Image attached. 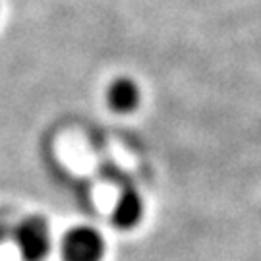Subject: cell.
Instances as JSON below:
<instances>
[{"label": "cell", "mask_w": 261, "mask_h": 261, "mask_svg": "<svg viewBox=\"0 0 261 261\" xmlns=\"http://www.w3.org/2000/svg\"><path fill=\"white\" fill-rule=\"evenodd\" d=\"M107 101L114 112L118 114H128L138 109L141 101V91L138 84L130 77H118L109 85L107 91Z\"/></svg>", "instance_id": "277c9868"}, {"label": "cell", "mask_w": 261, "mask_h": 261, "mask_svg": "<svg viewBox=\"0 0 261 261\" xmlns=\"http://www.w3.org/2000/svg\"><path fill=\"white\" fill-rule=\"evenodd\" d=\"M105 255L103 236L91 226H75L62 240L64 261H101Z\"/></svg>", "instance_id": "6da1fadb"}, {"label": "cell", "mask_w": 261, "mask_h": 261, "mask_svg": "<svg viewBox=\"0 0 261 261\" xmlns=\"http://www.w3.org/2000/svg\"><path fill=\"white\" fill-rule=\"evenodd\" d=\"M16 244L25 261H43L50 250L48 224L39 217L23 221L16 230Z\"/></svg>", "instance_id": "7a4b0ae2"}, {"label": "cell", "mask_w": 261, "mask_h": 261, "mask_svg": "<svg viewBox=\"0 0 261 261\" xmlns=\"http://www.w3.org/2000/svg\"><path fill=\"white\" fill-rule=\"evenodd\" d=\"M143 209L145 207L140 194L134 188H126L112 207V224L120 230H132L141 223Z\"/></svg>", "instance_id": "3957f363"}]
</instances>
